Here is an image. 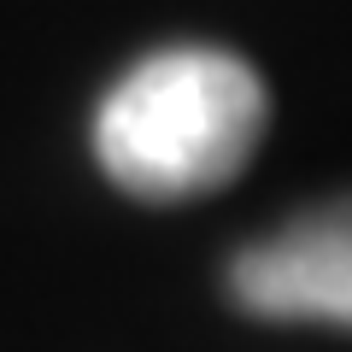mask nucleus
<instances>
[{
  "instance_id": "nucleus-1",
  "label": "nucleus",
  "mask_w": 352,
  "mask_h": 352,
  "mask_svg": "<svg viewBox=\"0 0 352 352\" xmlns=\"http://www.w3.org/2000/svg\"><path fill=\"white\" fill-rule=\"evenodd\" d=\"M270 94L223 47H159L129 65L94 112V159L153 206L217 194L258 153Z\"/></svg>"
},
{
  "instance_id": "nucleus-2",
  "label": "nucleus",
  "mask_w": 352,
  "mask_h": 352,
  "mask_svg": "<svg viewBox=\"0 0 352 352\" xmlns=\"http://www.w3.org/2000/svg\"><path fill=\"white\" fill-rule=\"evenodd\" d=\"M229 294L252 317L352 329V200L317 206L229 264Z\"/></svg>"
}]
</instances>
